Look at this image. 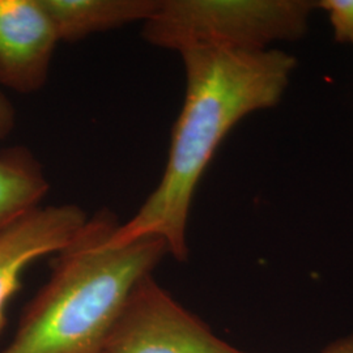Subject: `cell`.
Returning <instances> with one entry per match:
<instances>
[{
  "label": "cell",
  "mask_w": 353,
  "mask_h": 353,
  "mask_svg": "<svg viewBox=\"0 0 353 353\" xmlns=\"http://www.w3.org/2000/svg\"><path fill=\"white\" fill-rule=\"evenodd\" d=\"M179 55L186 90L164 173L139 211L114 229L110 242L159 237L169 254L185 261L190 208L214 152L241 119L281 101L297 61L276 49H189Z\"/></svg>",
  "instance_id": "obj_1"
},
{
  "label": "cell",
  "mask_w": 353,
  "mask_h": 353,
  "mask_svg": "<svg viewBox=\"0 0 353 353\" xmlns=\"http://www.w3.org/2000/svg\"><path fill=\"white\" fill-rule=\"evenodd\" d=\"M117 225L113 214H94L55 254L50 278L1 353H105L132 290L169 254L159 237L113 245Z\"/></svg>",
  "instance_id": "obj_2"
},
{
  "label": "cell",
  "mask_w": 353,
  "mask_h": 353,
  "mask_svg": "<svg viewBox=\"0 0 353 353\" xmlns=\"http://www.w3.org/2000/svg\"><path fill=\"white\" fill-rule=\"evenodd\" d=\"M316 3L307 0H160L143 37L179 54L189 49L261 51L303 37Z\"/></svg>",
  "instance_id": "obj_3"
},
{
  "label": "cell",
  "mask_w": 353,
  "mask_h": 353,
  "mask_svg": "<svg viewBox=\"0 0 353 353\" xmlns=\"http://www.w3.org/2000/svg\"><path fill=\"white\" fill-rule=\"evenodd\" d=\"M105 353H249L216 336L152 278L132 290Z\"/></svg>",
  "instance_id": "obj_4"
},
{
  "label": "cell",
  "mask_w": 353,
  "mask_h": 353,
  "mask_svg": "<svg viewBox=\"0 0 353 353\" xmlns=\"http://www.w3.org/2000/svg\"><path fill=\"white\" fill-rule=\"evenodd\" d=\"M59 42L42 0H0V85L21 94L43 88Z\"/></svg>",
  "instance_id": "obj_5"
},
{
  "label": "cell",
  "mask_w": 353,
  "mask_h": 353,
  "mask_svg": "<svg viewBox=\"0 0 353 353\" xmlns=\"http://www.w3.org/2000/svg\"><path fill=\"white\" fill-rule=\"evenodd\" d=\"M76 204H57L32 211L0 236V338L7 307L21 290L26 268L65 248L88 221Z\"/></svg>",
  "instance_id": "obj_6"
},
{
  "label": "cell",
  "mask_w": 353,
  "mask_h": 353,
  "mask_svg": "<svg viewBox=\"0 0 353 353\" xmlns=\"http://www.w3.org/2000/svg\"><path fill=\"white\" fill-rule=\"evenodd\" d=\"M61 41L74 42L90 34L143 21L160 0H42Z\"/></svg>",
  "instance_id": "obj_7"
},
{
  "label": "cell",
  "mask_w": 353,
  "mask_h": 353,
  "mask_svg": "<svg viewBox=\"0 0 353 353\" xmlns=\"http://www.w3.org/2000/svg\"><path fill=\"white\" fill-rule=\"evenodd\" d=\"M49 188L42 166L28 148L0 151V236L39 208Z\"/></svg>",
  "instance_id": "obj_8"
},
{
  "label": "cell",
  "mask_w": 353,
  "mask_h": 353,
  "mask_svg": "<svg viewBox=\"0 0 353 353\" xmlns=\"http://www.w3.org/2000/svg\"><path fill=\"white\" fill-rule=\"evenodd\" d=\"M316 7L327 13L334 38L353 46V0H322Z\"/></svg>",
  "instance_id": "obj_9"
},
{
  "label": "cell",
  "mask_w": 353,
  "mask_h": 353,
  "mask_svg": "<svg viewBox=\"0 0 353 353\" xmlns=\"http://www.w3.org/2000/svg\"><path fill=\"white\" fill-rule=\"evenodd\" d=\"M16 125V110L0 85V140L11 135Z\"/></svg>",
  "instance_id": "obj_10"
},
{
  "label": "cell",
  "mask_w": 353,
  "mask_h": 353,
  "mask_svg": "<svg viewBox=\"0 0 353 353\" xmlns=\"http://www.w3.org/2000/svg\"><path fill=\"white\" fill-rule=\"evenodd\" d=\"M322 353H353V334L339 341H332Z\"/></svg>",
  "instance_id": "obj_11"
}]
</instances>
